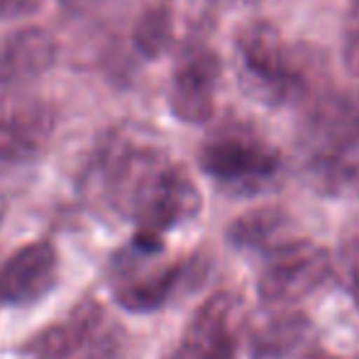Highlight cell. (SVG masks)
<instances>
[{
  "label": "cell",
  "mask_w": 359,
  "mask_h": 359,
  "mask_svg": "<svg viewBox=\"0 0 359 359\" xmlns=\"http://www.w3.org/2000/svg\"><path fill=\"white\" fill-rule=\"evenodd\" d=\"M86 186L108 210L159 235L201 213V191L166 149L137 128H115L100 140Z\"/></svg>",
  "instance_id": "obj_1"
},
{
  "label": "cell",
  "mask_w": 359,
  "mask_h": 359,
  "mask_svg": "<svg viewBox=\"0 0 359 359\" xmlns=\"http://www.w3.org/2000/svg\"><path fill=\"white\" fill-rule=\"evenodd\" d=\"M235 49L247 90L264 105H296L323 95L318 93L325 81L320 52L308 44H288L269 20H252L240 27Z\"/></svg>",
  "instance_id": "obj_2"
},
{
  "label": "cell",
  "mask_w": 359,
  "mask_h": 359,
  "mask_svg": "<svg viewBox=\"0 0 359 359\" xmlns=\"http://www.w3.org/2000/svg\"><path fill=\"white\" fill-rule=\"evenodd\" d=\"M203 274V257L166 262L161 237L137 232L110 264V291L125 311L151 313L166 306L184 286L198 284Z\"/></svg>",
  "instance_id": "obj_3"
},
{
  "label": "cell",
  "mask_w": 359,
  "mask_h": 359,
  "mask_svg": "<svg viewBox=\"0 0 359 359\" xmlns=\"http://www.w3.org/2000/svg\"><path fill=\"white\" fill-rule=\"evenodd\" d=\"M198 164L225 194L255 196L279 179L284 159L255 125L227 118L203 140Z\"/></svg>",
  "instance_id": "obj_4"
},
{
  "label": "cell",
  "mask_w": 359,
  "mask_h": 359,
  "mask_svg": "<svg viewBox=\"0 0 359 359\" xmlns=\"http://www.w3.org/2000/svg\"><path fill=\"white\" fill-rule=\"evenodd\" d=\"M22 352L32 359H123L125 335L98 303L86 298L29 337Z\"/></svg>",
  "instance_id": "obj_5"
},
{
  "label": "cell",
  "mask_w": 359,
  "mask_h": 359,
  "mask_svg": "<svg viewBox=\"0 0 359 359\" xmlns=\"http://www.w3.org/2000/svg\"><path fill=\"white\" fill-rule=\"evenodd\" d=\"M332 274L327 250L311 240H298L269 255V262L257 279L259 298L269 306H288L316 293Z\"/></svg>",
  "instance_id": "obj_6"
},
{
  "label": "cell",
  "mask_w": 359,
  "mask_h": 359,
  "mask_svg": "<svg viewBox=\"0 0 359 359\" xmlns=\"http://www.w3.org/2000/svg\"><path fill=\"white\" fill-rule=\"evenodd\" d=\"M240 298L217 291L191 316L179 347L169 359H237L242 332Z\"/></svg>",
  "instance_id": "obj_7"
},
{
  "label": "cell",
  "mask_w": 359,
  "mask_h": 359,
  "mask_svg": "<svg viewBox=\"0 0 359 359\" xmlns=\"http://www.w3.org/2000/svg\"><path fill=\"white\" fill-rule=\"evenodd\" d=\"M222 59L215 49L196 44L176 64L169 86V108L181 123L203 125L215 115Z\"/></svg>",
  "instance_id": "obj_8"
},
{
  "label": "cell",
  "mask_w": 359,
  "mask_h": 359,
  "mask_svg": "<svg viewBox=\"0 0 359 359\" xmlns=\"http://www.w3.org/2000/svg\"><path fill=\"white\" fill-rule=\"evenodd\" d=\"M59 284V252L52 242L34 240L0 264V306H32Z\"/></svg>",
  "instance_id": "obj_9"
},
{
  "label": "cell",
  "mask_w": 359,
  "mask_h": 359,
  "mask_svg": "<svg viewBox=\"0 0 359 359\" xmlns=\"http://www.w3.org/2000/svg\"><path fill=\"white\" fill-rule=\"evenodd\" d=\"M245 327L252 359H286L311 345L316 327L303 311L271 306L252 318Z\"/></svg>",
  "instance_id": "obj_10"
},
{
  "label": "cell",
  "mask_w": 359,
  "mask_h": 359,
  "mask_svg": "<svg viewBox=\"0 0 359 359\" xmlns=\"http://www.w3.org/2000/svg\"><path fill=\"white\" fill-rule=\"evenodd\" d=\"M306 179L320 196L337 201L359 198V133L313 144Z\"/></svg>",
  "instance_id": "obj_11"
},
{
  "label": "cell",
  "mask_w": 359,
  "mask_h": 359,
  "mask_svg": "<svg viewBox=\"0 0 359 359\" xmlns=\"http://www.w3.org/2000/svg\"><path fill=\"white\" fill-rule=\"evenodd\" d=\"M59 44L49 29L27 25L5 37L0 44V86L20 88L34 83L54 67Z\"/></svg>",
  "instance_id": "obj_12"
},
{
  "label": "cell",
  "mask_w": 359,
  "mask_h": 359,
  "mask_svg": "<svg viewBox=\"0 0 359 359\" xmlns=\"http://www.w3.org/2000/svg\"><path fill=\"white\" fill-rule=\"evenodd\" d=\"M225 235L230 245L240 247V250L262 252L266 257L303 240L298 235L296 217L281 205H259V208L237 215Z\"/></svg>",
  "instance_id": "obj_13"
},
{
  "label": "cell",
  "mask_w": 359,
  "mask_h": 359,
  "mask_svg": "<svg viewBox=\"0 0 359 359\" xmlns=\"http://www.w3.org/2000/svg\"><path fill=\"white\" fill-rule=\"evenodd\" d=\"M176 39L174 8L166 3H151L140 13L133 27V44L140 57L159 59L171 49Z\"/></svg>",
  "instance_id": "obj_14"
},
{
  "label": "cell",
  "mask_w": 359,
  "mask_h": 359,
  "mask_svg": "<svg viewBox=\"0 0 359 359\" xmlns=\"http://www.w3.org/2000/svg\"><path fill=\"white\" fill-rule=\"evenodd\" d=\"M42 144V140L34 137L29 130L3 115L0 118V176L29 164L39 154Z\"/></svg>",
  "instance_id": "obj_15"
},
{
  "label": "cell",
  "mask_w": 359,
  "mask_h": 359,
  "mask_svg": "<svg viewBox=\"0 0 359 359\" xmlns=\"http://www.w3.org/2000/svg\"><path fill=\"white\" fill-rule=\"evenodd\" d=\"M337 269V274L342 276V281L347 284L359 311V217L342 232L340 252H337V264L332 262V271Z\"/></svg>",
  "instance_id": "obj_16"
},
{
  "label": "cell",
  "mask_w": 359,
  "mask_h": 359,
  "mask_svg": "<svg viewBox=\"0 0 359 359\" xmlns=\"http://www.w3.org/2000/svg\"><path fill=\"white\" fill-rule=\"evenodd\" d=\"M347 67L355 74H359V0L352 3L350 15V32H347V47H345Z\"/></svg>",
  "instance_id": "obj_17"
},
{
  "label": "cell",
  "mask_w": 359,
  "mask_h": 359,
  "mask_svg": "<svg viewBox=\"0 0 359 359\" xmlns=\"http://www.w3.org/2000/svg\"><path fill=\"white\" fill-rule=\"evenodd\" d=\"M44 0H0V20H15L34 15Z\"/></svg>",
  "instance_id": "obj_18"
},
{
  "label": "cell",
  "mask_w": 359,
  "mask_h": 359,
  "mask_svg": "<svg viewBox=\"0 0 359 359\" xmlns=\"http://www.w3.org/2000/svg\"><path fill=\"white\" fill-rule=\"evenodd\" d=\"M5 215H8V201L0 196V225L5 222Z\"/></svg>",
  "instance_id": "obj_19"
},
{
  "label": "cell",
  "mask_w": 359,
  "mask_h": 359,
  "mask_svg": "<svg viewBox=\"0 0 359 359\" xmlns=\"http://www.w3.org/2000/svg\"><path fill=\"white\" fill-rule=\"evenodd\" d=\"M306 359H337V357H332V355H323V352H313V355H308Z\"/></svg>",
  "instance_id": "obj_20"
},
{
  "label": "cell",
  "mask_w": 359,
  "mask_h": 359,
  "mask_svg": "<svg viewBox=\"0 0 359 359\" xmlns=\"http://www.w3.org/2000/svg\"><path fill=\"white\" fill-rule=\"evenodd\" d=\"M227 3H237V5H257L262 0H227Z\"/></svg>",
  "instance_id": "obj_21"
},
{
  "label": "cell",
  "mask_w": 359,
  "mask_h": 359,
  "mask_svg": "<svg viewBox=\"0 0 359 359\" xmlns=\"http://www.w3.org/2000/svg\"><path fill=\"white\" fill-rule=\"evenodd\" d=\"M355 359H359V355H357V357H355Z\"/></svg>",
  "instance_id": "obj_22"
}]
</instances>
